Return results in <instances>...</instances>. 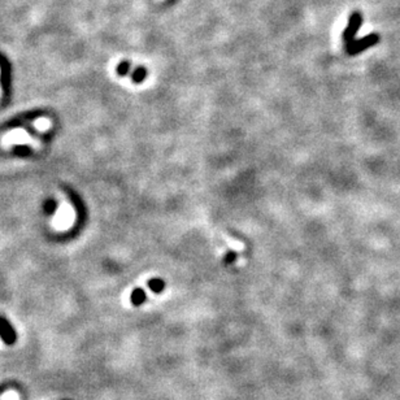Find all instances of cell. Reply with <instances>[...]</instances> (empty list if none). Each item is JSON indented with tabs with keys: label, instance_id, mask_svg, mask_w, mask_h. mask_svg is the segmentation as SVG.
Segmentation results:
<instances>
[{
	"label": "cell",
	"instance_id": "cell-4",
	"mask_svg": "<svg viewBox=\"0 0 400 400\" xmlns=\"http://www.w3.org/2000/svg\"><path fill=\"white\" fill-rule=\"evenodd\" d=\"M147 297H146V291L143 289H135L133 290L132 295H130V301L134 307H139L142 305L144 301H146Z\"/></svg>",
	"mask_w": 400,
	"mask_h": 400
},
{
	"label": "cell",
	"instance_id": "cell-9",
	"mask_svg": "<svg viewBox=\"0 0 400 400\" xmlns=\"http://www.w3.org/2000/svg\"><path fill=\"white\" fill-rule=\"evenodd\" d=\"M56 207H57V204L54 199L47 200L46 203H44V211H46L48 214L55 213V211H56Z\"/></svg>",
	"mask_w": 400,
	"mask_h": 400
},
{
	"label": "cell",
	"instance_id": "cell-11",
	"mask_svg": "<svg viewBox=\"0 0 400 400\" xmlns=\"http://www.w3.org/2000/svg\"><path fill=\"white\" fill-rule=\"evenodd\" d=\"M36 125H39V129H47V126H48V121H46V120H39V121L36 122Z\"/></svg>",
	"mask_w": 400,
	"mask_h": 400
},
{
	"label": "cell",
	"instance_id": "cell-3",
	"mask_svg": "<svg viewBox=\"0 0 400 400\" xmlns=\"http://www.w3.org/2000/svg\"><path fill=\"white\" fill-rule=\"evenodd\" d=\"M0 338L7 346H13L17 342V333L7 318L0 317Z\"/></svg>",
	"mask_w": 400,
	"mask_h": 400
},
{
	"label": "cell",
	"instance_id": "cell-2",
	"mask_svg": "<svg viewBox=\"0 0 400 400\" xmlns=\"http://www.w3.org/2000/svg\"><path fill=\"white\" fill-rule=\"evenodd\" d=\"M361 25H363V16H361L360 12H354L350 16L348 25H347V28L343 32V42H344L346 46H348L350 43L354 42L355 34L359 32Z\"/></svg>",
	"mask_w": 400,
	"mask_h": 400
},
{
	"label": "cell",
	"instance_id": "cell-1",
	"mask_svg": "<svg viewBox=\"0 0 400 400\" xmlns=\"http://www.w3.org/2000/svg\"><path fill=\"white\" fill-rule=\"evenodd\" d=\"M378 42L379 35L378 34H375V33H373V34H369L368 36H364V38H361V39L354 40L352 43H350L348 46H346V52L348 55H351V56H354V55L363 52V51L369 48V47H373Z\"/></svg>",
	"mask_w": 400,
	"mask_h": 400
},
{
	"label": "cell",
	"instance_id": "cell-8",
	"mask_svg": "<svg viewBox=\"0 0 400 400\" xmlns=\"http://www.w3.org/2000/svg\"><path fill=\"white\" fill-rule=\"evenodd\" d=\"M236 260V252H234V251H228L225 254V256H224V259H222V263H224V265H233L234 263H235Z\"/></svg>",
	"mask_w": 400,
	"mask_h": 400
},
{
	"label": "cell",
	"instance_id": "cell-10",
	"mask_svg": "<svg viewBox=\"0 0 400 400\" xmlns=\"http://www.w3.org/2000/svg\"><path fill=\"white\" fill-rule=\"evenodd\" d=\"M129 70H130V64L126 63V61L121 63V64L117 67V73L120 75H126L129 73Z\"/></svg>",
	"mask_w": 400,
	"mask_h": 400
},
{
	"label": "cell",
	"instance_id": "cell-6",
	"mask_svg": "<svg viewBox=\"0 0 400 400\" xmlns=\"http://www.w3.org/2000/svg\"><path fill=\"white\" fill-rule=\"evenodd\" d=\"M147 286L151 291H154L155 294H160L163 290L165 289V282L164 279L161 278H152L147 282Z\"/></svg>",
	"mask_w": 400,
	"mask_h": 400
},
{
	"label": "cell",
	"instance_id": "cell-5",
	"mask_svg": "<svg viewBox=\"0 0 400 400\" xmlns=\"http://www.w3.org/2000/svg\"><path fill=\"white\" fill-rule=\"evenodd\" d=\"M69 216H71V209L68 207H64L63 208V211L60 212V214H59V218H57V222H55V225H57L59 228H65V226H68L67 221H70L71 220V217H69Z\"/></svg>",
	"mask_w": 400,
	"mask_h": 400
},
{
	"label": "cell",
	"instance_id": "cell-7",
	"mask_svg": "<svg viewBox=\"0 0 400 400\" xmlns=\"http://www.w3.org/2000/svg\"><path fill=\"white\" fill-rule=\"evenodd\" d=\"M146 77H147V70L144 68H142V67H140V68H136L135 70L133 71V74H132L133 82H135V83L143 82V81L146 79Z\"/></svg>",
	"mask_w": 400,
	"mask_h": 400
}]
</instances>
